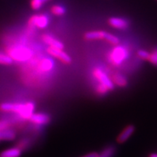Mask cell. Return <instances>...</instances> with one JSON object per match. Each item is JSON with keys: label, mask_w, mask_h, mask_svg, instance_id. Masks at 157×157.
Wrapping results in <instances>:
<instances>
[{"label": "cell", "mask_w": 157, "mask_h": 157, "mask_svg": "<svg viewBox=\"0 0 157 157\" xmlns=\"http://www.w3.org/2000/svg\"><path fill=\"white\" fill-rule=\"evenodd\" d=\"M34 103L32 102H27L25 103H4L0 105V109L2 111L15 112L25 119H29L31 115L34 113Z\"/></svg>", "instance_id": "obj_1"}, {"label": "cell", "mask_w": 157, "mask_h": 157, "mask_svg": "<svg viewBox=\"0 0 157 157\" xmlns=\"http://www.w3.org/2000/svg\"><path fill=\"white\" fill-rule=\"evenodd\" d=\"M9 56L13 60L18 61H25L31 58L33 56V52L30 49L25 47L16 46L12 47L8 50Z\"/></svg>", "instance_id": "obj_2"}, {"label": "cell", "mask_w": 157, "mask_h": 157, "mask_svg": "<svg viewBox=\"0 0 157 157\" xmlns=\"http://www.w3.org/2000/svg\"><path fill=\"white\" fill-rule=\"evenodd\" d=\"M128 57V51L122 46H116L110 52L109 60L111 63L118 66L123 63Z\"/></svg>", "instance_id": "obj_3"}, {"label": "cell", "mask_w": 157, "mask_h": 157, "mask_svg": "<svg viewBox=\"0 0 157 157\" xmlns=\"http://www.w3.org/2000/svg\"><path fill=\"white\" fill-rule=\"evenodd\" d=\"M49 23H50V19L48 15L45 14L33 15L29 17L28 21V25L31 29H45L48 26Z\"/></svg>", "instance_id": "obj_4"}, {"label": "cell", "mask_w": 157, "mask_h": 157, "mask_svg": "<svg viewBox=\"0 0 157 157\" xmlns=\"http://www.w3.org/2000/svg\"><path fill=\"white\" fill-rule=\"evenodd\" d=\"M94 76L96 79L101 84H104L105 86L109 88V90H113L114 88V84L112 82V80L109 77L105 72H103L101 68H96L93 71Z\"/></svg>", "instance_id": "obj_5"}, {"label": "cell", "mask_w": 157, "mask_h": 157, "mask_svg": "<svg viewBox=\"0 0 157 157\" xmlns=\"http://www.w3.org/2000/svg\"><path fill=\"white\" fill-rule=\"evenodd\" d=\"M47 50H48V52L50 55V56L54 57V58H58V60H60V61H62L63 63H70L71 62V57L68 56L66 52H65L63 50H61V49H57L49 47V48L47 49Z\"/></svg>", "instance_id": "obj_6"}, {"label": "cell", "mask_w": 157, "mask_h": 157, "mask_svg": "<svg viewBox=\"0 0 157 157\" xmlns=\"http://www.w3.org/2000/svg\"><path fill=\"white\" fill-rule=\"evenodd\" d=\"M31 122L38 125H44L50 122V117L48 114L43 113H33L31 117L29 118Z\"/></svg>", "instance_id": "obj_7"}, {"label": "cell", "mask_w": 157, "mask_h": 157, "mask_svg": "<svg viewBox=\"0 0 157 157\" xmlns=\"http://www.w3.org/2000/svg\"><path fill=\"white\" fill-rule=\"evenodd\" d=\"M109 23L113 28L119 29V30H124L129 26V23L126 20L118 17H111L109 20Z\"/></svg>", "instance_id": "obj_8"}, {"label": "cell", "mask_w": 157, "mask_h": 157, "mask_svg": "<svg viewBox=\"0 0 157 157\" xmlns=\"http://www.w3.org/2000/svg\"><path fill=\"white\" fill-rule=\"evenodd\" d=\"M42 40L44 43H46L49 47L57 49H63L64 48V45L60 41L58 40L53 36H50L48 34H44L42 36Z\"/></svg>", "instance_id": "obj_9"}, {"label": "cell", "mask_w": 157, "mask_h": 157, "mask_svg": "<svg viewBox=\"0 0 157 157\" xmlns=\"http://www.w3.org/2000/svg\"><path fill=\"white\" fill-rule=\"evenodd\" d=\"M135 132V127L133 125H129L127 126L123 131L120 133L117 137V142L119 143H123L128 140V139L132 136L133 132Z\"/></svg>", "instance_id": "obj_10"}, {"label": "cell", "mask_w": 157, "mask_h": 157, "mask_svg": "<svg viewBox=\"0 0 157 157\" xmlns=\"http://www.w3.org/2000/svg\"><path fill=\"white\" fill-rule=\"evenodd\" d=\"M107 32L103 31H89L84 34V38L87 40H101L105 39Z\"/></svg>", "instance_id": "obj_11"}, {"label": "cell", "mask_w": 157, "mask_h": 157, "mask_svg": "<svg viewBox=\"0 0 157 157\" xmlns=\"http://www.w3.org/2000/svg\"><path fill=\"white\" fill-rule=\"evenodd\" d=\"M22 150L20 149L18 147H14L3 151L0 154V157H20L21 155Z\"/></svg>", "instance_id": "obj_12"}, {"label": "cell", "mask_w": 157, "mask_h": 157, "mask_svg": "<svg viewBox=\"0 0 157 157\" xmlns=\"http://www.w3.org/2000/svg\"><path fill=\"white\" fill-rule=\"evenodd\" d=\"M16 137L15 131L9 128L0 130V141L1 140H13Z\"/></svg>", "instance_id": "obj_13"}, {"label": "cell", "mask_w": 157, "mask_h": 157, "mask_svg": "<svg viewBox=\"0 0 157 157\" xmlns=\"http://www.w3.org/2000/svg\"><path fill=\"white\" fill-rule=\"evenodd\" d=\"M112 82L113 84H117L119 87H125L127 84V78L124 77L123 75H121V74L116 73L112 76Z\"/></svg>", "instance_id": "obj_14"}, {"label": "cell", "mask_w": 157, "mask_h": 157, "mask_svg": "<svg viewBox=\"0 0 157 157\" xmlns=\"http://www.w3.org/2000/svg\"><path fill=\"white\" fill-rule=\"evenodd\" d=\"M40 67L41 70L44 71H49L52 70L53 68V61L52 59L50 58H45L40 63Z\"/></svg>", "instance_id": "obj_15"}, {"label": "cell", "mask_w": 157, "mask_h": 157, "mask_svg": "<svg viewBox=\"0 0 157 157\" xmlns=\"http://www.w3.org/2000/svg\"><path fill=\"white\" fill-rule=\"evenodd\" d=\"M50 1L51 0H31L30 7L33 10H39Z\"/></svg>", "instance_id": "obj_16"}, {"label": "cell", "mask_w": 157, "mask_h": 157, "mask_svg": "<svg viewBox=\"0 0 157 157\" xmlns=\"http://www.w3.org/2000/svg\"><path fill=\"white\" fill-rule=\"evenodd\" d=\"M50 12L56 16H62L66 13V8L60 5H55L51 7Z\"/></svg>", "instance_id": "obj_17"}, {"label": "cell", "mask_w": 157, "mask_h": 157, "mask_svg": "<svg viewBox=\"0 0 157 157\" xmlns=\"http://www.w3.org/2000/svg\"><path fill=\"white\" fill-rule=\"evenodd\" d=\"M116 149L113 146H109L98 154V157H112L115 154Z\"/></svg>", "instance_id": "obj_18"}, {"label": "cell", "mask_w": 157, "mask_h": 157, "mask_svg": "<svg viewBox=\"0 0 157 157\" xmlns=\"http://www.w3.org/2000/svg\"><path fill=\"white\" fill-rule=\"evenodd\" d=\"M13 62V59L9 55L0 52V64L2 65H11Z\"/></svg>", "instance_id": "obj_19"}, {"label": "cell", "mask_w": 157, "mask_h": 157, "mask_svg": "<svg viewBox=\"0 0 157 157\" xmlns=\"http://www.w3.org/2000/svg\"><path fill=\"white\" fill-rule=\"evenodd\" d=\"M105 39L108 42L113 45H118L119 44V39L114 35L109 34V33H107Z\"/></svg>", "instance_id": "obj_20"}, {"label": "cell", "mask_w": 157, "mask_h": 157, "mask_svg": "<svg viewBox=\"0 0 157 157\" xmlns=\"http://www.w3.org/2000/svg\"><path fill=\"white\" fill-rule=\"evenodd\" d=\"M109 91V88H108L106 86H105L103 84L100 83L97 86V87H96V92H97V93H98L99 95H104L105 94H106Z\"/></svg>", "instance_id": "obj_21"}, {"label": "cell", "mask_w": 157, "mask_h": 157, "mask_svg": "<svg viewBox=\"0 0 157 157\" xmlns=\"http://www.w3.org/2000/svg\"><path fill=\"white\" fill-rule=\"evenodd\" d=\"M148 61L154 66H157V49L153 51L151 53H150Z\"/></svg>", "instance_id": "obj_22"}, {"label": "cell", "mask_w": 157, "mask_h": 157, "mask_svg": "<svg viewBox=\"0 0 157 157\" xmlns=\"http://www.w3.org/2000/svg\"><path fill=\"white\" fill-rule=\"evenodd\" d=\"M137 56H138L139 58L142 59V60H148L149 56H150V53H149L148 51L140 50L137 51Z\"/></svg>", "instance_id": "obj_23"}, {"label": "cell", "mask_w": 157, "mask_h": 157, "mask_svg": "<svg viewBox=\"0 0 157 157\" xmlns=\"http://www.w3.org/2000/svg\"><path fill=\"white\" fill-rule=\"evenodd\" d=\"M18 148L20 149H25L27 147L29 146V139H23V140H21L20 142L18 143Z\"/></svg>", "instance_id": "obj_24"}, {"label": "cell", "mask_w": 157, "mask_h": 157, "mask_svg": "<svg viewBox=\"0 0 157 157\" xmlns=\"http://www.w3.org/2000/svg\"><path fill=\"white\" fill-rule=\"evenodd\" d=\"M10 123L6 120H1L0 121V130H3L5 129L9 128Z\"/></svg>", "instance_id": "obj_25"}, {"label": "cell", "mask_w": 157, "mask_h": 157, "mask_svg": "<svg viewBox=\"0 0 157 157\" xmlns=\"http://www.w3.org/2000/svg\"><path fill=\"white\" fill-rule=\"evenodd\" d=\"M82 157H98V154L96 152H93V153H90V154H88L85 156H82Z\"/></svg>", "instance_id": "obj_26"}, {"label": "cell", "mask_w": 157, "mask_h": 157, "mask_svg": "<svg viewBox=\"0 0 157 157\" xmlns=\"http://www.w3.org/2000/svg\"><path fill=\"white\" fill-rule=\"evenodd\" d=\"M149 157H157V154H150Z\"/></svg>", "instance_id": "obj_27"}]
</instances>
